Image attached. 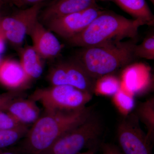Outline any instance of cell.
Instances as JSON below:
<instances>
[{"mask_svg":"<svg viewBox=\"0 0 154 154\" xmlns=\"http://www.w3.org/2000/svg\"><path fill=\"white\" fill-rule=\"evenodd\" d=\"M91 116L85 107L72 111H44L28 130L21 145L23 152L43 154L69 131Z\"/></svg>","mask_w":154,"mask_h":154,"instance_id":"obj_1","label":"cell"},{"mask_svg":"<svg viewBox=\"0 0 154 154\" xmlns=\"http://www.w3.org/2000/svg\"><path fill=\"white\" fill-rule=\"evenodd\" d=\"M143 22L104 11L82 32L68 39L82 48L117 43L126 38L135 39Z\"/></svg>","mask_w":154,"mask_h":154,"instance_id":"obj_2","label":"cell"},{"mask_svg":"<svg viewBox=\"0 0 154 154\" xmlns=\"http://www.w3.org/2000/svg\"><path fill=\"white\" fill-rule=\"evenodd\" d=\"M82 48L76 59L94 79L117 70L134 58L135 41Z\"/></svg>","mask_w":154,"mask_h":154,"instance_id":"obj_3","label":"cell"},{"mask_svg":"<svg viewBox=\"0 0 154 154\" xmlns=\"http://www.w3.org/2000/svg\"><path fill=\"white\" fill-rule=\"evenodd\" d=\"M29 98L40 103L44 111H72L85 107L92 94L65 85L37 89Z\"/></svg>","mask_w":154,"mask_h":154,"instance_id":"obj_4","label":"cell"},{"mask_svg":"<svg viewBox=\"0 0 154 154\" xmlns=\"http://www.w3.org/2000/svg\"><path fill=\"white\" fill-rule=\"evenodd\" d=\"M101 132V123L91 116L63 135L43 154H78L96 141Z\"/></svg>","mask_w":154,"mask_h":154,"instance_id":"obj_5","label":"cell"},{"mask_svg":"<svg viewBox=\"0 0 154 154\" xmlns=\"http://www.w3.org/2000/svg\"><path fill=\"white\" fill-rule=\"evenodd\" d=\"M47 78L51 85H67L91 94L94 92L96 80L76 58L54 65L50 69Z\"/></svg>","mask_w":154,"mask_h":154,"instance_id":"obj_6","label":"cell"},{"mask_svg":"<svg viewBox=\"0 0 154 154\" xmlns=\"http://www.w3.org/2000/svg\"><path fill=\"white\" fill-rule=\"evenodd\" d=\"M42 3L33 5L11 16L2 17L1 32L6 39L16 46L21 45L34 22L38 19Z\"/></svg>","mask_w":154,"mask_h":154,"instance_id":"obj_7","label":"cell"},{"mask_svg":"<svg viewBox=\"0 0 154 154\" xmlns=\"http://www.w3.org/2000/svg\"><path fill=\"white\" fill-rule=\"evenodd\" d=\"M117 137L123 154H152V143L141 129L137 116L122 121L119 125Z\"/></svg>","mask_w":154,"mask_h":154,"instance_id":"obj_8","label":"cell"},{"mask_svg":"<svg viewBox=\"0 0 154 154\" xmlns=\"http://www.w3.org/2000/svg\"><path fill=\"white\" fill-rule=\"evenodd\" d=\"M99 6L53 19L46 23L51 32L68 40L85 30L104 11Z\"/></svg>","mask_w":154,"mask_h":154,"instance_id":"obj_9","label":"cell"},{"mask_svg":"<svg viewBox=\"0 0 154 154\" xmlns=\"http://www.w3.org/2000/svg\"><path fill=\"white\" fill-rule=\"evenodd\" d=\"M33 47L42 58L52 59L57 56L63 47L58 39L48 29L36 20L28 31Z\"/></svg>","mask_w":154,"mask_h":154,"instance_id":"obj_10","label":"cell"},{"mask_svg":"<svg viewBox=\"0 0 154 154\" xmlns=\"http://www.w3.org/2000/svg\"><path fill=\"white\" fill-rule=\"evenodd\" d=\"M121 88L134 96L144 94L152 85L150 69L143 63L127 67L122 74Z\"/></svg>","mask_w":154,"mask_h":154,"instance_id":"obj_11","label":"cell"},{"mask_svg":"<svg viewBox=\"0 0 154 154\" xmlns=\"http://www.w3.org/2000/svg\"><path fill=\"white\" fill-rule=\"evenodd\" d=\"M98 6L96 0H55L42 11L41 18L47 23L53 19Z\"/></svg>","mask_w":154,"mask_h":154,"instance_id":"obj_12","label":"cell"},{"mask_svg":"<svg viewBox=\"0 0 154 154\" xmlns=\"http://www.w3.org/2000/svg\"><path fill=\"white\" fill-rule=\"evenodd\" d=\"M36 102L32 99L16 98L11 101L3 110L11 114L20 124H33L40 116Z\"/></svg>","mask_w":154,"mask_h":154,"instance_id":"obj_13","label":"cell"},{"mask_svg":"<svg viewBox=\"0 0 154 154\" xmlns=\"http://www.w3.org/2000/svg\"><path fill=\"white\" fill-rule=\"evenodd\" d=\"M30 80L20 63L11 60L0 63V83L5 87L18 91L28 85Z\"/></svg>","mask_w":154,"mask_h":154,"instance_id":"obj_14","label":"cell"},{"mask_svg":"<svg viewBox=\"0 0 154 154\" xmlns=\"http://www.w3.org/2000/svg\"><path fill=\"white\" fill-rule=\"evenodd\" d=\"M112 2L133 17L143 22L145 25H154L153 14L145 0H101Z\"/></svg>","mask_w":154,"mask_h":154,"instance_id":"obj_15","label":"cell"},{"mask_svg":"<svg viewBox=\"0 0 154 154\" xmlns=\"http://www.w3.org/2000/svg\"><path fill=\"white\" fill-rule=\"evenodd\" d=\"M20 63L30 80L39 78L43 72L41 57L32 46H27L20 51Z\"/></svg>","mask_w":154,"mask_h":154,"instance_id":"obj_16","label":"cell"},{"mask_svg":"<svg viewBox=\"0 0 154 154\" xmlns=\"http://www.w3.org/2000/svg\"><path fill=\"white\" fill-rule=\"evenodd\" d=\"M137 117L145 124L147 130L146 136L152 143L154 135V99H148L143 102L137 109Z\"/></svg>","mask_w":154,"mask_h":154,"instance_id":"obj_17","label":"cell"},{"mask_svg":"<svg viewBox=\"0 0 154 154\" xmlns=\"http://www.w3.org/2000/svg\"><path fill=\"white\" fill-rule=\"evenodd\" d=\"M121 88V82L113 75H105L95 82L94 93L102 96H113Z\"/></svg>","mask_w":154,"mask_h":154,"instance_id":"obj_18","label":"cell"},{"mask_svg":"<svg viewBox=\"0 0 154 154\" xmlns=\"http://www.w3.org/2000/svg\"><path fill=\"white\" fill-rule=\"evenodd\" d=\"M133 95L120 88L113 96V101L118 111L124 116H128L135 107Z\"/></svg>","mask_w":154,"mask_h":154,"instance_id":"obj_19","label":"cell"},{"mask_svg":"<svg viewBox=\"0 0 154 154\" xmlns=\"http://www.w3.org/2000/svg\"><path fill=\"white\" fill-rule=\"evenodd\" d=\"M26 125L10 129H0V150L13 145L25 137L28 131Z\"/></svg>","mask_w":154,"mask_h":154,"instance_id":"obj_20","label":"cell"},{"mask_svg":"<svg viewBox=\"0 0 154 154\" xmlns=\"http://www.w3.org/2000/svg\"><path fill=\"white\" fill-rule=\"evenodd\" d=\"M134 57L148 60L154 59V36L151 34L144 38L142 43L134 48Z\"/></svg>","mask_w":154,"mask_h":154,"instance_id":"obj_21","label":"cell"},{"mask_svg":"<svg viewBox=\"0 0 154 154\" xmlns=\"http://www.w3.org/2000/svg\"><path fill=\"white\" fill-rule=\"evenodd\" d=\"M23 125L17 121L8 113L0 110V129H10Z\"/></svg>","mask_w":154,"mask_h":154,"instance_id":"obj_22","label":"cell"},{"mask_svg":"<svg viewBox=\"0 0 154 154\" xmlns=\"http://www.w3.org/2000/svg\"><path fill=\"white\" fill-rule=\"evenodd\" d=\"M21 96V92L19 91H11L0 94V110H3L11 101Z\"/></svg>","mask_w":154,"mask_h":154,"instance_id":"obj_23","label":"cell"},{"mask_svg":"<svg viewBox=\"0 0 154 154\" xmlns=\"http://www.w3.org/2000/svg\"><path fill=\"white\" fill-rule=\"evenodd\" d=\"M102 149V154H123L116 146L110 144H103Z\"/></svg>","mask_w":154,"mask_h":154,"instance_id":"obj_24","label":"cell"},{"mask_svg":"<svg viewBox=\"0 0 154 154\" xmlns=\"http://www.w3.org/2000/svg\"><path fill=\"white\" fill-rule=\"evenodd\" d=\"M45 0H13L15 5L18 7H22L26 5H33L42 3Z\"/></svg>","mask_w":154,"mask_h":154,"instance_id":"obj_25","label":"cell"},{"mask_svg":"<svg viewBox=\"0 0 154 154\" xmlns=\"http://www.w3.org/2000/svg\"><path fill=\"white\" fill-rule=\"evenodd\" d=\"M0 154H19L16 152L12 151H3L0 150Z\"/></svg>","mask_w":154,"mask_h":154,"instance_id":"obj_26","label":"cell"},{"mask_svg":"<svg viewBox=\"0 0 154 154\" xmlns=\"http://www.w3.org/2000/svg\"><path fill=\"white\" fill-rule=\"evenodd\" d=\"M78 154H94V152L92 151L91 150H89L87 152H85L83 153H79Z\"/></svg>","mask_w":154,"mask_h":154,"instance_id":"obj_27","label":"cell"},{"mask_svg":"<svg viewBox=\"0 0 154 154\" xmlns=\"http://www.w3.org/2000/svg\"><path fill=\"white\" fill-rule=\"evenodd\" d=\"M2 17L1 16V14H0V26H1V20H2ZM0 33H1V29H0Z\"/></svg>","mask_w":154,"mask_h":154,"instance_id":"obj_28","label":"cell"},{"mask_svg":"<svg viewBox=\"0 0 154 154\" xmlns=\"http://www.w3.org/2000/svg\"><path fill=\"white\" fill-rule=\"evenodd\" d=\"M150 2H151L152 3V4H153V5H154V0H150Z\"/></svg>","mask_w":154,"mask_h":154,"instance_id":"obj_29","label":"cell"},{"mask_svg":"<svg viewBox=\"0 0 154 154\" xmlns=\"http://www.w3.org/2000/svg\"><path fill=\"white\" fill-rule=\"evenodd\" d=\"M2 0H0V5H1V4H2Z\"/></svg>","mask_w":154,"mask_h":154,"instance_id":"obj_30","label":"cell"}]
</instances>
